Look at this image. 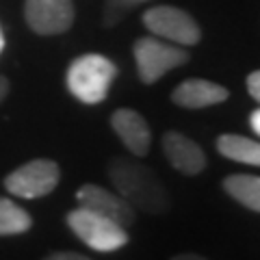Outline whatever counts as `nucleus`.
<instances>
[{"instance_id": "f257e3e1", "label": "nucleus", "mask_w": 260, "mask_h": 260, "mask_svg": "<svg viewBox=\"0 0 260 260\" xmlns=\"http://www.w3.org/2000/svg\"><path fill=\"white\" fill-rule=\"evenodd\" d=\"M107 174L111 184L115 186V193H119L135 210L148 215H162L172 206L165 184L160 182L156 172L143 165L141 160L117 156L109 162Z\"/></svg>"}, {"instance_id": "f03ea898", "label": "nucleus", "mask_w": 260, "mask_h": 260, "mask_svg": "<svg viewBox=\"0 0 260 260\" xmlns=\"http://www.w3.org/2000/svg\"><path fill=\"white\" fill-rule=\"evenodd\" d=\"M117 76V65L104 54L89 52L74 59L68 68V89L83 104H100Z\"/></svg>"}, {"instance_id": "7ed1b4c3", "label": "nucleus", "mask_w": 260, "mask_h": 260, "mask_svg": "<svg viewBox=\"0 0 260 260\" xmlns=\"http://www.w3.org/2000/svg\"><path fill=\"white\" fill-rule=\"evenodd\" d=\"M65 221H68L70 230L74 232L87 247L102 251V254L126 247L130 241L126 228H121L119 223L111 221V219L98 215L89 208H83V206L70 210Z\"/></svg>"}, {"instance_id": "20e7f679", "label": "nucleus", "mask_w": 260, "mask_h": 260, "mask_svg": "<svg viewBox=\"0 0 260 260\" xmlns=\"http://www.w3.org/2000/svg\"><path fill=\"white\" fill-rule=\"evenodd\" d=\"M135 63L137 74L143 85H154L167 72L189 63V52L184 46L169 44L160 37H141L135 42Z\"/></svg>"}, {"instance_id": "39448f33", "label": "nucleus", "mask_w": 260, "mask_h": 260, "mask_svg": "<svg viewBox=\"0 0 260 260\" xmlns=\"http://www.w3.org/2000/svg\"><path fill=\"white\" fill-rule=\"evenodd\" d=\"M143 26L152 35L165 39V42H172L176 46H195L202 39V28L193 20V15L169 5L152 7V9L145 11Z\"/></svg>"}, {"instance_id": "423d86ee", "label": "nucleus", "mask_w": 260, "mask_h": 260, "mask_svg": "<svg viewBox=\"0 0 260 260\" xmlns=\"http://www.w3.org/2000/svg\"><path fill=\"white\" fill-rule=\"evenodd\" d=\"M61 180V169L50 158H32L5 178V189L24 200H35L52 193Z\"/></svg>"}, {"instance_id": "0eeeda50", "label": "nucleus", "mask_w": 260, "mask_h": 260, "mask_svg": "<svg viewBox=\"0 0 260 260\" xmlns=\"http://www.w3.org/2000/svg\"><path fill=\"white\" fill-rule=\"evenodd\" d=\"M74 0H26L24 18L37 35H61L74 24Z\"/></svg>"}, {"instance_id": "6e6552de", "label": "nucleus", "mask_w": 260, "mask_h": 260, "mask_svg": "<svg viewBox=\"0 0 260 260\" xmlns=\"http://www.w3.org/2000/svg\"><path fill=\"white\" fill-rule=\"evenodd\" d=\"M76 200H78V206L93 210V213L119 223L126 230L137 219V210L119 193L104 189L100 184H83L76 191Z\"/></svg>"}, {"instance_id": "1a4fd4ad", "label": "nucleus", "mask_w": 260, "mask_h": 260, "mask_svg": "<svg viewBox=\"0 0 260 260\" xmlns=\"http://www.w3.org/2000/svg\"><path fill=\"white\" fill-rule=\"evenodd\" d=\"M162 154L167 156L169 165L176 172L184 176H198L200 172L206 169V154L200 148V143H195L191 137H186L176 130L162 135Z\"/></svg>"}, {"instance_id": "9d476101", "label": "nucleus", "mask_w": 260, "mask_h": 260, "mask_svg": "<svg viewBox=\"0 0 260 260\" xmlns=\"http://www.w3.org/2000/svg\"><path fill=\"white\" fill-rule=\"evenodd\" d=\"M111 128L115 130V135L126 145V150L135 156H145L150 152L152 145V133L148 121L143 119L141 113L135 109H117L111 115Z\"/></svg>"}, {"instance_id": "9b49d317", "label": "nucleus", "mask_w": 260, "mask_h": 260, "mask_svg": "<svg viewBox=\"0 0 260 260\" xmlns=\"http://www.w3.org/2000/svg\"><path fill=\"white\" fill-rule=\"evenodd\" d=\"M230 98V91L223 85L210 83L204 78H189L182 80L174 91H172V102L176 107L182 109H206L221 104Z\"/></svg>"}, {"instance_id": "f8f14e48", "label": "nucleus", "mask_w": 260, "mask_h": 260, "mask_svg": "<svg viewBox=\"0 0 260 260\" xmlns=\"http://www.w3.org/2000/svg\"><path fill=\"white\" fill-rule=\"evenodd\" d=\"M223 191L241 206L260 213V176L232 174L223 180Z\"/></svg>"}, {"instance_id": "ddd939ff", "label": "nucleus", "mask_w": 260, "mask_h": 260, "mask_svg": "<svg viewBox=\"0 0 260 260\" xmlns=\"http://www.w3.org/2000/svg\"><path fill=\"white\" fill-rule=\"evenodd\" d=\"M217 150L221 156L243 162V165L260 167V143L243 135H221L217 139Z\"/></svg>"}, {"instance_id": "4468645a", "label": "nucleus", "mask_w": 260, "mask_h": 260, "mask_svg": "<svg viewBox=\"0 0 260 260\" xmlns=\"http://www.w3.org/2000/svg\"><path fill=\"white\" fill-rule=\"evenodd\" d=\"M32 225L30 215L13 200L0 195V237H15L28 232Z\"/></svg>"}, {"instance_id": "2eb2a0df", "label": "nucleus", "mask_w": 260, "mask_h": 260, "mask_svg": "<svg viewBox=\"0 0 260 260\" xmlns=\"http://www.w3.org/2000/svg\"><path fill=\"white\" fill-rule=\"evenodd\" d=\"M135 3L137 0H109L107 3V13H104V24H107V26L117 24L121 15H124Z\"/></svg>"}, {"instance_id": "dca6fc26", "label": "nucleus", "mask_w": 260, "mask_h": 260, "mask_svg": "<svg viewBox=\"0 0 260 260\" xmlns=\"http://www.w3.org/2000/svg\"><path fill=\"white\" fill-rule=\"evenodd\" d=\"M245 85H247V93L260 104V70L251 72V74L247 76V80H245Z\"/></svg>"}, {"instance_id": "f3484780", "label": "nucleus", "mask_w": 260, "mask_h": 260, "mask_svg": "<svg viewBox=\"0 0 260 260\" xmlns=\"http://www.w3.org/2000/svg\"><path fill=\"white\" fill-rule=\"evenodd\" d=\"M44 260H91V258L78 254V251H54V254L46 256Z\"/></svg>"}, {"instance_id": "a211bd4d", "label": "nucleus", "mask_w": 260, "mask_h": 260, "mask_svg": "<svg viewBox=\"0 0 260 260\" xmlns=\"http://www.w3.org/2000/svg\"><path fill=\"white\" fill-rule=\"evenodd\" d=\"M249 126H251V130L260 137V109H256L254 113L249 115Z\"/></svg>"}, {"instance_id": "6ab92c4d", "label": "nucleus", "mask_w": 260, "mask_h": 260, "mask_svg": "<svg viewBox=\"0 0 260 260\" xmlns=\"http://www.w3.org/2000/svg\"><path fill=\"white\" fill-rule=\"evenodd\" d=\"M7 95H9V80L0 74V102H5Z\"/></svg>"}, {"instance_id": "aec40b11", "label": "nucleus", "mask_w": 260, "mask_h": 260, "mask_svg": "<svg viewBox=\"0 0 260 260\" xmlns=\"http://www.w3.org/2000/svg\"><path fill=\"white\" fill-rule=\"evenodd\" d=\"M169 260H208V258L200 256V254H178V256L169 258Z\"/></svg>"}, {"instance_id": "412c9836", "label": "nucleus", "mask_w": 260, "mask_h": 260, "mask_svg": "<svg viewBox=\"0 0 260 260\" xmlns=\"http://www.w3.org/2000/svg\"><path fill=\"white\" fill-rule=\"evenodd\" d=\"M3 48H5V35H3V28H0V52H3Z\"/></svg>"}]
</instances>
